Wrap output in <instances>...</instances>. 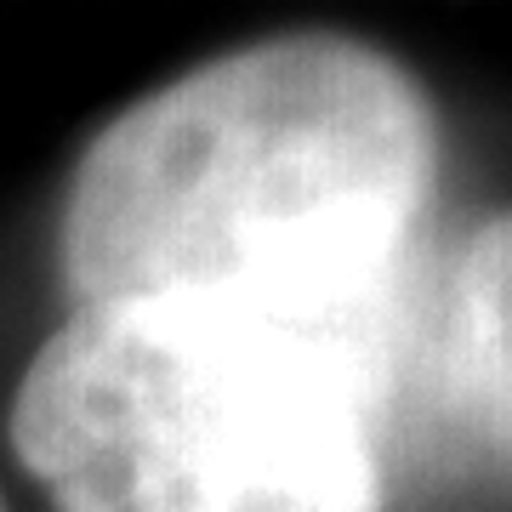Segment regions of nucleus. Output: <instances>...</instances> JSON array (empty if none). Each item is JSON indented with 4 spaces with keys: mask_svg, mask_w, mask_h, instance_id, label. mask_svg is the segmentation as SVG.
I'll list each match as a JSON object with an SVG mask.
<instances>
[{
    "mask_svg": "<svg viewBox=\"0 0 512 512\" xmlns=\"http://www.w3.org/2000/svg\"><path fill=\"white\" fill-rule=\"evenodd\" d=\"M439 148L421 80L342 29L211 57L114 114L74 165V308L234 296L404 342Z\"/></svg>",
    "mask_w": 512,
    "mask_h": 512,
    "instance_id": "f257e3e1",
    "label": "nucleus"
},
{
    "mask_svg": "<svg viewBox=\"0 0 512 512\" xmlns=\"http://www.w3.org/2000/svg\"><path fill=\"white\" fill-rule=\"evenodd\" d=\"M404 342L234 296L74 308L12 393L57 512H382Z\"/></svg>",
    "mask_w": 512,
    "mask_h": 512,
    "instance_id": "f03ea898",
    "label": "nucleus"
},
{
    "mask_svg": "<svg viewBox=\"0 0 512 512\" xmlns=\"http://www.w3.org/2000/svg\"><path fill=\"white\" fill-rule=\"evenodd\" d=\"M439 370L461 427L512 473V211L461 245L444 296Z\"/></svg>",
    "mask_w": 512,
    "mask_h": 512,
    "instance_id": "7ed1b4c3",
    "label": "nucleus"
},
{
    "mask_svg": "<svg viewBox=\"0 0 512 512\" xmlns=\"http://www.w3.org/2000/svg\"><path fill=\"white\" fill-rule=\"evenodd\" d=\"M0 512H12V507H6V490H0Z\"/></svg>",
    "mask_w": 512,
    "mask_h": 512,
    "instance_id": "20e7f679",
    "label": "nucleus"
}]
</instances>
